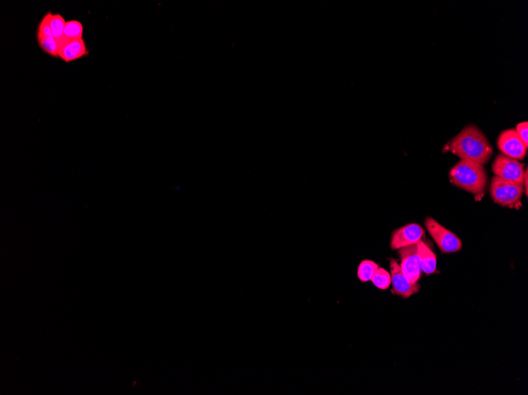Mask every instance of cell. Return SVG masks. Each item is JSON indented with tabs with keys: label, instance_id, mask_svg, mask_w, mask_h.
Listing matches in <instances>:
<instances>
[{
	"label": "cell",
	"instance_id": "1",
	"mask_svg": "<svg viewBox=\"0 0 528 395\" xmlns=\"http://www.w3.org/2000/svg\"><path fill=\"white\" fill-rule=\"evenodd\" d=\"M449 149L461 159L483 165L488 163L493 151L488 137L475 125H468L452 138Z\"/></svg>",
	"mask_w": 528,
	"mask_h": 395
},
{
	"label": "cell",
	"instance_id": "2",
	"mask_svg": "<svg viewBox=\"0 0 528 395\" xmlns=\"http://www.w3.org/2000/svg\"><path fill=\"white\" fill-rule=\"evenodd\" d=\"M450 181L452 184L465 191L482 195L488 185V175L484 165L475 162L461 159L449 173Z\"/></svg>",
	"mask_w": 528,
	"mask_h": 395
},
{
	"label": "cell",
	"instance_id": "3",
	"mask_svg": "<svg viewBox=\"0 0 528 395\" xmlns=\"http://www.w3.org/2000/svg\"><path fill=\"white\" fill-rule=\"evenodd\" d=\"M425 226L442 253H456L462 248V241L457 235L442 226L434 219L427 217L425 220Z\"/></svg>",
	"mask_w": 528,
	"mask_h": 395
},
{
	"label": "cell",
	"instance_id": "4",
	"mask_svg": "<svg viewBox=\"0 0 528 395\" xmlns=\"http://www.w3.org/2000/svg\"><path fill=\"white\" fill-rule=\"evenodd\" d=\"M522 185L507 182L498 177L491 181L490 193L495 202L502 206L512 207L519 203L524 193Z\"/></svg>",
	"mask_w": 528,
	"mask_h": 395
},
{
	"label": "cell",
	"instance_id": "5",
	"mask_svg": "<svg viewBox=\"0 0 528 395\" xmlns=\"http://www.w3.org/2000/svg\"><path fill=\"white\" fill-rule=\"evenodd\" d=\"M492 171L496 177L505 181L523 185L525 171L517 159L500 154L493 161Z\"/></svg>",
	"mask_w": 528,
	"mask_h": 395
},
{
	"label": "cell",
	"instance_id": "6",
	"mask_svg": "<svg viewBox=\"0 0 528 395\" xmlns=\"http://www.w3.org/2000/svg\"><path fill=\"white\" fill-rule=\"evenodd\" d=\"M498 147L503 155L517 161L525 158L528 148L520 139L515 129L504 130L499 135Z\"/></svg>",
	"mask_w": 528,
	"mask_h": 395
},
{
	"label": "cell",
	"instance_id": "7",
	"mask_svg": "<svg viewBox=\"0 0 528 395\" xmlns=\"http://www.w3.org/2000/svg\"><path fill=\"white\" fill-rule=\"evenodd\" d=\"M390 269L393 294L401 296L403 299H409L420 290V284L411 282L403 274L399 263L395 259L390 260Z\"/></svg>",
	"mask_w": 528,
	"mask_h": 395
},
{
	"label": "cell",
	"instance_id": "8",
	"mask_svg": "<svg viewBox=\"0 0 528 395\" xmlns=\"http://www.w3.org/2000/svg\"><path fill=\"white\" fill-rule=\"evenodd\" d=\"M399 255L402 272L411 282H417L421 278L422 269L417 244L400 248Z\"/></svg>",
	"mask_w": 528,
	"mask_h": 395
},
{
	"label": "cell",
	"instance_id": "9",
	"mask_svg": "<svg viewBox=\"0 0 528 395\" xmlns=\"http://www.w3.org/2000/svg\"><path fill=\"white\" fill-rule=\"evenodd\" d=\"M52 11H47L38 25L37 40L41 50L53 58H59V46L50 28Z\"/></svg>",
	"mask_w": 528,
	"mask_h": 395
},
{
	"label": "cell",
	"instance_id": "10",
	"mask_svg": "<svg viewBox=\"0 0 528 395\" xmlns=\"http://www.w3.org/2000/svg\"><path fill=\"white\" fill-rule=\"evenodd\" d=\"M424 235L425 231L420 225L410 224L397 229L393 233L390 246L393 249H400L415 245L422 241Z\"/></svg>",
	"mask_w": 528,
	"mask_h": 395
},
{
	"label": "cell",
	"instance_id": "11",
	"mask_svg": "<svg viewBox=\"0 0 528 395\" xmlns=\"http://www.w3.org/2000/svg\"><path fill=\"white\" fill-rule=\"evenodd\" d=\"M89 50L84 38L73 40L59 45V58L72 62L86 57Z\"/></svg>",
	"mask_w": 528,
	"mask_h": 395
},
{
	"label": "cell",
	"instance_id": "12",
	"mask_svg": "<svg viewBox=\"0 0 528 395\" xmlns=\"http://www.w3.org/2000/svg\"><path fill=\"white\" fill-rule=\"evenodd\" d=\"M417 247L422 271L427 275L434 273L437 270V256L435 253L422 240L418 242Z\"/></svg>",
	"mask_w": 528,
	"mask_h": 395
},
{
	"label": "cell",
	"instance_id": "13",
	"mask_svg": "<svg viewBox=\"0 0 528 395\" xmlns=\"http://www.w3.org/2000/svg\"><path fill=\"white\" fill-rule=\"evenodd\" d=\"M84 25L77 20H71L67 22L63 38L59 42L58 46L73 40L82 39L84 36Z\"/></svg>",
	"mask_w": 528,
	"mask_h": 395
},
{
	"label": "cell",
	"instance_id": "14",
	"mask_svg": "<svg viewBox=\"0 0 528 395\" xmlns=\"http://www.w3.org/2000/svg\"><path fill=\"white\" fill-rule=\"evenodd\" d=\"M378 265L373 261L366 260L361 261L358 268L359 279L363 282L371 281Z\"/></svg>",
	"mask_w": 528,
	"mask_h": 395
},
{
	"label": "cell",
	"instance_id": "15",
	"mask_svg": "<svg viewBox=\"0 0 528 395\" xmlns=\"http://www.w3.org/2000/svg\"><path fill=\"white\" fill-rule=\"evenodd\" d=\"M66 23V20L60 13H52L50 28L52 35L57 40V43L63 38Z\"/></svg>",
	"mask_w": 528,
	"mask_h": 395
},
{
	"label": "cell",
	"instance_id": "16",
	"mask_svg": "<svg viewBox=\"0 0 528 395\" xmlns=\"http://www.w3.org/2000/svg\"><path fill=\"white\" fill-rule=\"evenodd\" d=\"M374 286L380 290H387L392 283L391 275L386 269L378 268L371 280Z\"/></svg>",
	"mask_w": 528,
	"mask_h": 395
},
{
	"label": "cell",
	"instance_id": "17",
	"mask_svg": "<svg viewBox=\"0 0 528 395\" xmlns=\"http://www.w3.org/2000/svg\"><path fill=\"white\" fill-rule=\"evenodd\" d=\"M515 130L520 139L528 147V122H522L519 123Z\"/></svg>",
	"mask_w": 528,
	"mask_h": 395
},
{
	"label": "cell",
	"instance_id": "18",
	"mask_svg": "<svg viewBox=\"0 0 528 395\" xmlns=\"http://www.w3.org/2000/svg\"><path fill=\"white\" fill-rule=\"evenodd\" d=\"M525 188V195L527 196V170L524 172L523 186Z\"/></svg>",
	"mask_w": 528,
	"mask_h": 395
}]
</instances>
